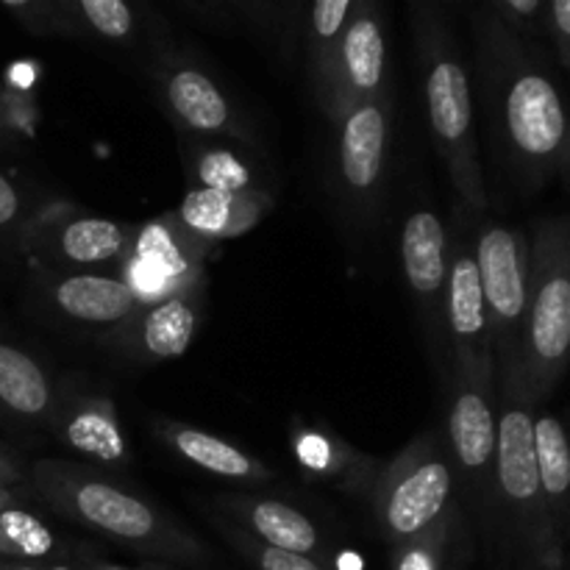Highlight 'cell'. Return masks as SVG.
I'll list each match as a JSON object with an SVG mask.
<instances>
[{
  "mask_svg": "<svg viewBox=\"0 0 570 570\" xmlns=\"http://www.w3.org/2000/svg\"><path fill=\"white\" fill-rule=\"evenodd\" d=\"M28 479V473L22 471V465L17 462V456L9 449L0 445V488L17 490V484H22Z\"/></svg>",
  "mask_w": 570,
  "mask_h": 570,
  "instance_id": "36",
  "label": "cell"
},
{
  "mask_svg": "<svg viewBox=\"0 0 570 570\" xmlns=\"http://www.w3.org/2000/svg\"><path fill=\"white\" fill-rule=\"evenodd\" d=\"M273 195L267 189L245 193H217V189H189L176 212V220L200 243H226L250 232L271 212Z\"/></svg>",
  "mask_w": 570,
  "mask_h": 570,
  "instance_id": "19",
  "label": "cell"
},
{
  "mask_svg": "<svg viewBox=\"0 0 570 570\" xmlns=\"http://www.w3.org/2000/svg\"><path fill=\"white\" fill-rule=\"evenodd\" d=\"M209 521L212 527L226 538V543L232 546L239 557H245V560L250 562L254 570H328L317 560H312V557H301L293 554V551H282L273 549V546L259 543V540L250 538L248 532H243V529L234 527V523H228L226 518L217 515V512H209Z\"/></svg>",
  "mask_w": 570,
  "mask_h": 570,
  "instance_id": "30",
  "label": "cell"
},
{
  "mask_svg": "<svg viewBox=\"0 0 570 570\" xmlns=\"http://www.w3.org/2000/svg\"><path fill=\"white\" fill-rule=\"evenodd\" d=\"M534 456L551 527L570 557V429L551 412L534 415Z\"/></svg>",
  "mask_w": 570,
  "mask_h": 570,
  "instance_id": "24",
  "label": "cell"
},
{
  "mask_svg": "<svg viewBox=\"0 0 570 570\" xmlns=\"http://www.w3.org/2000/svg\"><path fill=\"white\" fill-rule=\"evenodd\" d=\"M156 83L167 115L187 137L254 139L248 117L198 61L165 50L156 59Z\"/></svg>",
  "mask_w": 570,
  "mask_h": 570,
  "instance_id": "13",
  "label": "cell"
},
{
  "mask_svg": "<svg viewBox=\"0 0 570 570\" xmlns=\"http://www.w3.org/2000/svg\"><path fill=\"white\" fill-rule=\"evenodd\" d=\"M412 28H415V45L421 56L423 95H426L434 148L460 195V206H465L471 215L484 217L488 184H484L482 156H479L471 78H468L465 61L456 48L449 20L438 6H412Z\"/></svg>",
  "mask_w": 570,
  "mask_h": 570,
  "instance_id": "4",
  "label": "cell"
},
{
  "mask_svg": "<svg viewBox=\"0 0 570 570\" xmlns=\"http://www.w3.org/2000/svg\"><path fill=\"white\" fill-rule=\"evenodd\" d=\"M471 212L454 209V228L449 232V295H445V328L451 345V373L476 382L495 384L493 340L488 309L479 282L476 243H473Z\"/></svg>",
  "mask_w": 570,
  "mask_h": 570,
  "instance_id": "11",
  "label": "cell"
},
{
  "mask_svg": "<svg viewBox=\"0 0 570 570\" xmlns=\"http://www.w3.org/2000/svg\"><path fill=\"white\" fill-rule=\"evenodd\" d=\"M184 167L198 189L245 193L259 189L256 170L232 148L215 142H184Z\"/></svg>",
  "mask_w": 570,
  "mask_h": 570,
  "instance_id": "28",
  "label": "cell"
},
{
  "mask_svg": "<svg viewBox=\"0 0 570 570\" xmlns=\"http://www.w3.org/2000/svg\"><path fill=\"white\" fill-rule=\"evenodd\" d=\"M61 20L65 37L78 42L111 48H137L150 42V22H145L137 6L126 0H61Z\"/></svg>",
  "mask_w": 570,
  "mask_h": 570,
  "instance_id": "25",
  "label": "cell"
},
{
  "mask_svg": "<svg viewBox=\"0 0 570 570\" xmlns=\"http://www.w3.org/2000/svg\"><path fill=\"white\" fill-rule=\"evenodd\" d=\"M204 312V289L200 282L184 284L173 293L161 295L148 306H139L137 315L111 332L106 343L120 351L126 360L145 362H170L189 351L200 326Z\"/></svg>",
  "mask_w": 570,
  "mask_h": 570,
  "instance_id": "15",
  "label": "cell"
},
{
  "mask_svg": "<svg viewBox=\"0 0 570 570\" xmlns=\"http://www.w3.org/2000/svg\"><path fill=\"white\" fill-rule=\"evenodd\" d=\"M39 298L56 317L98 332H117L139 312L131 284L104 273H50L37 282Z\"/></svg>",
  "mask_w": 570,
  "mask_h": 570,
  "instance_id": "16",
  "label": "cell"
},
{
  "mask_svg": "<svg viewBox=\"0 0 570 570\" xmlns=\"http://www.w3.org/2000/svg\"><path fill=\"white\" fill-rule=\"evenodd\" d=\"M61 543L53 529L33 515L26 504L11 507L0 515V560L22 566H48L59 554Z\"/></svg>",
  "mask_w": 570,
  "mask_h": 570,
  "instance_id": "29",
  "label": "cell"
},
{
  "mask_svg": "<svg viewBox=\"0 0 570 570\" xmlns=\"http://www.w3.org/2000/svg\"><path fill=\"white\" fill-rule=\"evenodd\" d=\"M28 482L50 512L126 549L195 570L217 566L215 551L181 521L83 462L39 460L28 471Z\"/></svg>",
  "mask_w": 570,
  "mask_h": 570,
  "instance_id": "2",
  "label": "cell"
},
{
  "mask_svg": "<svg viewBox=\"0 0 570 570\" xmlns=\"http://www.w3.org/2000/svg\"><path fill=\"white\" fill-rule=\"evenodd\" d=\"M382 95H390L382 9L373 0H354L343 39H340L332 89L321 109L337 126L356 106L382 98Z\"/></svg>",
  "mask_w": 570,
  "mask_h": 570,
  "instance_id": "14",
  "label": "cell"
},
{
  "mask_svg": "<svg viewBox=\"0 0 570 570\" xmlns=\"http://www.w3.org/2000/svg\"><path fill=\"white\" fill-rule=\"evenodd\" d=\"M495 412H499V484L501 551L521 570H566L568 554L557 540L540 488L534 456V410L523 384L521 362L495 367Z\"/></svg>",
  "mask_w": 570,
  "mask_h": 570,
  "instance_id": "3",
  "label": "cell"
},
{
  "mask_svg": "<svg viewBox=\"0 0 570 570\" xmlns=\"http://www.w3.org/2000/svg\"><path fill=\"white\" fill-rule=\"evenodd\" d=\"M17 504H22L20 495H17V490L0 488V515H3V512H9L11 507H17Z\"/></svg>",
  "mask_w": 570,
  "mask_h": 570,
  "instance_id": "39",
  "label": "cell"
},
{
  "mask_svg": "<svg viewBox=\"0 0 570 570\" xmlns=\"http://www.w3.org/2000/svg\"><path fill=\"white\" fill-rule=\"evenodd\" d=\"M543 28L549 31L551 42H554L560 65L570 70V0H551L546 6Z\"/></svg>",
  "mask_w": 570,
  "mask_h": 570,
  "instance_id": "34",
  "label": "cell"
},
{
  "mask_svg": "<svg viewBox=\"0 0 570 570\" xmlns=\"http://www.w3.org/2000/svg\"><path fill=\"white\" fill-rule=\"evenodd\" d=\"M476 551V532L462 495L443 512L434 527L410 543L393 549L390 570H465Z\"/></svg>",
  "mask_w": 570,
  "mask_h": 570,
  "instance_id": "21",
  "label": "cell"
},
{
  "mask_svg": "<svg viewBox=\"0 0 570 570\" xmlns=\"http://www.w3.org/2000/svg\"><path fill=\"white\" fill-rule=\"evenodd\" d=\"M65 449L76 451L81 460L98 468H122L131 460L120 415L109 395L89 393V390L67 384L59 387L56 410L48 421Z\"/></svg>",
  "mask_w": 570,
  "mask_h": 570,
  "instance_id": "17",
  "label": "cell"
},
{
  "mask_svg": "<svg viewBox=\"0 0 570 570\" xmlns=\"http://www.w3.org/2000/svg\"><path fill=\"white\" fill-rule=\"evenodd\" d=\"M449 423L445 445L454 462L456 482H462V504L471 515L476 538L501 549L499 484H495V451H499V412L495 384L476 382L451 373Z\"/></svg>",
  "mask_w": 570,
  "mask_h": 570,
  "instance_id": "7",
  "label": "cell"
},
{
  "mask_svg": "<svg viewBox=\"0 0 570 570\" xmlns=\"http://www.w3.org/2000/svg\"><path fill=\"white\" fill-rule=\"evenodd\" d=\"M454 501V462L434 429L417 434L395 460L379 468L371 484L373 523L390 549H399L434 527Z\"/></svg>",
  "mask_w": 570,
  "mask_h": 570,
  "instance_id": "6",
  "label": "cell"
},
{
  "mask_svg": "<svg viewBox=\"0 0 570 570\" xmlns=\"http://www.w3.org/2000/svg\"><path fill=\"white\" fill-rule=\"evenodd\" d=\"M0 9L33 37H65L61 0H3Z\"/></svg>",
  "mask_w": 570,
  "mask_h": 570,
  "instance_id": "32",
  "label": "cell"
},
{
  "mask_svg": "<svg viewBox=\"0 0 570 570\" xmlns=\"http://www.w3.org/2000/svg\"><path fill=\"white\" fill-rule=\"evenodd\" d=\"M37 128V106L28 89L0 87V148L31 139Z\"/></svg>",
  "mask_w": 570,
  "mask_h": 570,
  "instance_id": "31",
  "label": "cell"
},
{
  "mask_svg": "<svg viewBox=\"0 0 570 570\" xmlns=\"http://www.w3.org/2000/svg\"><path fill=\"white\" fill-rule=\"evenodd\" d=\"M351 9H354V0H317V3L309 6V22L304 26V39L321 106L326 104L328 89H332L340 39H343Z\"/></svg>",
  "mask_w": 570,
  "mask_h": 570,
  "instance_id": "27",
  "label": "cell"
},
{
  "mask_svg": "<svg viewBox=\"0 0 570 570\" xmlns=\"http://www.w3.org/2000/svg\"><path fill=\"white\" fill-rule=\"evenodd\" d=\"M137 228L109 217L89 215L76 206L53 204L33 215L22 228V250L50 273L98 267L131 259Z\"/></svg>",
  "mask_w": 570,
  "mask_h": 570,
  "instance_id": "12",
  "label": "cell"
},
{
  "mask_svg": "<svg viewBox=\"0 0 570 570\" xmlns=\"http://www.w3.org/2000/svg\"><path fill=\"white\" fill-rule=\"evenodd\" d=\"M404 278L415 301L421 340L432 371L443 390L451 384V345L445 328V295H449V226L434 209L417 206L406 215L401 232Z\"/></svg>",
  "mask_w": 570,
  "mask_h": 570,
  "instance_id": "10",
  "label": "cell"
},
{
  "mask_svg": "<svg viewBox=\"0 0 570 570\" xmlns=\"http://www.w3.org/2000/svg\"><path fill=\"white\" fill-rule=\"evenodd\" d=\"M546 0H493L488 3L490 14L523 42L527 37H534L540 26L546 22Z\"/></svg>",
  "mask_w": 570,
  "mask_h": 570,
  "instance_id": "33",
  "label": "cell"
},
{
  "mask_svg": "<svg viewBox=\"0 0 570 570\" xmlns=\"http://www.w3.org/2000/svg\"><path fill=\"white\" fill-rule=\"evenodd\" d=\"M22 212H26V195L14 178L0 170V232L14 228L22 220Z\"/></svg>",
  "mask_w": 570,
  "mask_h": 570,
  "instance_id": "35",
  "label": "cell"
},
{
  "mask_svg": "<svg viewBox=\"0 0 570 570\" xmlns=\"http://www.w3.org/2000/svg\"><path fill=\"white\" fill-rule=\"evenodd\" d=\"M156 434L173 454H178L198 471L212 473V476L228 479V482H271L273 479L271 468L245 454L239 445H232L228 440L200 432L195 426H187V423L159 421L156 423Z\"/></svg>",
  "mask_w": 570,
  "mask_h": 570,
  "instance_id": "22",
  "label": "cell"
},
{
  "mask_svg": "<svg viewBox=\"0 0 570 570\" xmlns=\"http://www.w3.org/2000/svg\"><path fill=\"white\" fill-rule=\"evenodd\" d=\"M0 570H81L76 566H65V562H53V566H22V562H6L0 560Z\"/></svg>",
  "mask_w": 570,
  "mask_h": 570,
  "instance_id": "37",
  "label": "cell"
},
{
  "mask_svg": "<svg viewBox=\"0 0 570 570\" xmlns=\"http://www.w3.org/2000/svg\"><path fill=\"white\" fill-rule=\"evenodd\" d=\"M59 390L48 371L20 345L0 340V410L28 423H45L56 410Z\"/></svg>",
  "mask_w": 570,
  "mask_h": 570,
  "instance_id": "26",
  "label": "cell"
},
{
  "mask_svg": "<svg viewBox=\"0 0 570 570\" xmlns=\"http://www.w3.org/2000/svg\"><path fill=\"white\" fill-rule=\"evenodd\" d=\"M209 250L212 245L193 237L176 220V215H170L137 228L131 259L128 262L145 267L156 287L170 284V289H178L184 284L198 282V267L209 256Z\"/></svg>",
  "mask_w": 570,
  "mask_h": 570,
  "instance_id": "20",
  "label": "cell"
},
{
  "mask_svg": "<svg viewBox=\"0 0 570 570\" xmlns=\"http://www.w3.org/2000/svg\"><path fill=\"white\" fill-rule=\"evenodd\" d=\"M476 37L512 167L532 184L570 181V115L557 83L488 6L476 14Z\"/></svg>",
  "mask_w": 570,
  "mask_h": 570,
  "instance_id": "1",
  "label": "cell"
},
{
  "mask_svg": "<svg viewBox=\"0 0 570 570\" xmlns=\"http://www.w3.org/2000/svg\"><path fill=\"white\" fill-rule=\"evenodd\" d=\"M473 243H476L479 282H482L484 309H488L495 367L507 362H521V328L523 315H527L532 245L518 228L499 220H484V217H479L473 228Z\"/></svg>",
  "mask_w": 570,
  "mask_h": 570,
  "instance_id": "9",
  "label": "cell"
},
{
  "mask_svg": "<svg viewBox=\"0 0 570 570\" xmlns=\"http://www.w3.org/2000/svg\"><path fill=\"white\" fill-rule=\"evenodd\" d=\"M393 145V92L356 106L337 122L334 198L345 226L365 232L376 223Z\"/></svg>",
  "mask_w": 570,
  "mask_h": 570,
  "instance_id": "8",
  "label": "cell"
},
{
  "mask_svg": "<svg viewBox=\"0 0 570 570\" xmlns=\"http://www.w3.org/2000/svg\"><path fill=\"white\" fill-rule=\"evenodd\" d=\"M527 315L521 328V373L529 399H549L570 365V217L534 226Z\"/></svg>",
  "mask_w": 570,
  "mask_h": 570,
  "instance_id": "5",
  "label": "cell"
},
{
  "mask_svg": "<svg viewBox=\"0 0 570 570\" xmlns=\"http://www.w3.org/2000/svg\"><path fill=\"white\" fill-rule=\"evenodd\" d=\"M293 451L298 456V465L306 473L323 479V482L340 484L348 493L371 490L373 479L382 468L376 460L351 449L337 434L326 432V429H315L309 423L293 426Z\"/></svg>",
  "mask_w": 570,
  "mask_h": 570,
  "instance_id": "23",
  "label": "cell"
},
{
  "mask_svg": "<svg viewBox=\"0 0 570 570\" xmlns=\"http://www.w3.org/2000/svg\"><path fill=\"white\" fill-rule=\"evenodd\" d=\"M215 510L217 515L248 532L259 543L312 557L321 566L332 560L326 546H323L321 529L312 523V518L295 507L284 504V501L256 499V495H220L215 501Z\"/></svg>",
  "mask_w": 570,
  "mask_h": 570,
  "instance_id": "18",
  "label": "cell"
},
{
  "mask_svg": "<svg viewBox=\"0 0 570 570\" xmlns=\"http://www.w3.org/2000/svg\"><path fill=\"white\" fill-rule=\"evenodd\" d=\"M81 570H134V568H120V566H111V562H100V560H81ZM137 570H167L159 566H148V568H137Z\"/></svg>",
  "mask_w": 570,
  "mask_h": 570,
  "instance_id": "38",
  "label": "cell"
}]
</instances>
